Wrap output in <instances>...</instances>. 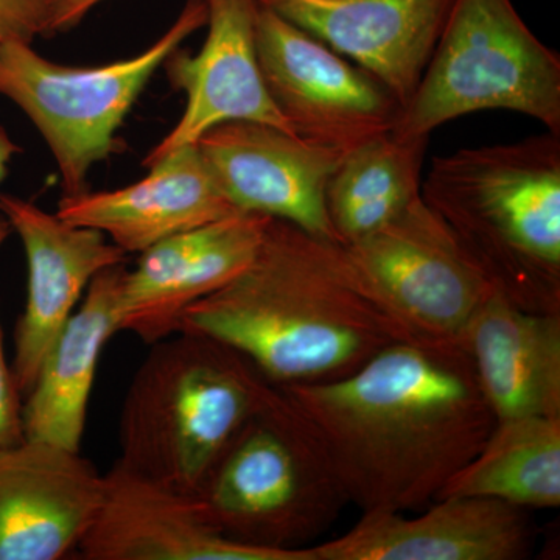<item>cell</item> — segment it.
I'll return each mask as SVG.
<instances>
[{"label": "cell", "mask_w": 560, "mask_h": 560, "mask_svg": "<svg viewBox=\"0 0 560 560\" xmlns=\"http://www.w3.org/2000/svg\"><path fill=\"white\" fill-rule=\"evenodd\" d=\"M84 560H316L312 547L261 550L226 539L194 497L120 463L105 475L101 510L77 551Z\"/></svg>", "instance_id": "15"}, {"label": "cell", "mask_w": 560, "mask_h": 560, "mask_svg": "<svg viewBox=\"0 0 560 560\" xmlns=\"http://www.w3.org/2000/svg\"><path fill=\"white\" fill-rule=\"evenodd\" d=\"M444 497H481L528 511L559 508L560 418L497 422L438 500Z\"/></svg>", "instance_id": "22"}, {"label": "cell", "mask_w": 560, "mask_h": 560, "mask_svg": "<svg viewBox=\"0 0 560 560\" xmlns=\"http://www.w3.org/2000/svg\"><path fill=\"white\" fill-rule=\"evenodd\" d=\"M429 139L390 130L342 154L326 187L327 215L340 245L381 230L418 200Z\"/></svg>", "instance_id": "21"}, {"label": "cell", "mask_w": 560, "mask_h": 560, "mask_svg": "<svg viewBox=\"0 0 560 560\" xmlns=\"http://www.w3.org/2000/svg\"><path fill=\"white\" fill-rule=\"evenodd\" d=\"M208 38L197 55L176 49L164 61L175 90L186 94V109L175 128L147 154L143 165L168 151L197 143L226 121H259L290 132L265 86L257 58L259 0H206Z\"/></svg>", "instance_id": "14"}, {"label": "cell", "mask_w": 560, "mask_h": 560, "mask_svg": "<svg viewBox=\"0 0 560 560\" xmlns=\"http://www.w3.org/2000/svg\"><path fill=\"white\" fill-rule=\"evenodd\" d=\"M0 212L21 238L27 259V301L14 327L11 363L18 388L27 396L91 280L124 265L128 254L103 232L70 224L14 195L0 194Z\"/></svg>", "instance_id": "11"}, {"label": "cell", "mask_w": 560, "mask_h": 560, "mask_svg": "<svg viewBox=\"0 0 560 560\" xmlns=\"http://www.w3.org/2000/svg\"><path fill=\"white\" fill-rule=\"evenodd\" d=\"M105 492L80 451L24 438L0 448V560H58L77 551Z\"/></svg>", "instance_id": "13"}, {"label": "cell", "mask_w": 560, "mask_h": 560, "mask_svg": "<svg viewBox=\"0 0 560 560\" xmlns=\"http://www.w3.org/2000/svg\"><path fill=\"white\" fill-rule=\"evenodd\" d=\"M145 178L124 189L62 195L57 215L103 232L125 253H143L179 232L237 213L210 175L197 143L150 162Z\"/></svg>", "instance_id": "18"}, {"label": "cell", "mask_w": 560, "mask_h": 560, "mask_svg": "<svg viewBox=\"0 0 560 560\" xmlns=\"http://www.w3.org/2000/svg\"><path fill=\"white\" fill-rule=\"evenodd\" d=\"M420 194L497 293L560 315V136L434 158Z\"/></svg>", "instance_id": "3"}, {"label": "cell", "mask_w": 560, "mask_h": 560, "mask_svg": "<svg viewBox=\"0 0 560 560\" xmlns=\"http://www.w3.org/2000/svg\"><path fill=\"white\" fill-rule=\"evenodd\" d=\"M256 49L265 86L298 138L346 153L396 127L400 106L383 84L260 0Z\"/></svg>", "instance_id": "9"}, {"label": "cell", "mask_w": 560, "mask_h": 560, "mask_svg": "<svg viewBox=\"0 0 560 560\" xmlns=\"http://www.w3.org/2000/svg\"><path fill=\"white\" fill-rule=\"evenodd\" d=\"M503 109L560 136V57L512 0H453L418 90L393 131L430 138L447 121Z\"/></svg>", "instance_id": "6"}, {"label": "cell", "mask_w": 560, "mask_h": 560, "mask_svg": "<svg viewBox=\"0 0 560 560\" xmlns=\"http://www.w3.org/2000/svg\"><path fill=\"white\" fill-rule=\"evenodd\" d=\"M366 70L407 108L453 0H260Z\"/></svg>", "instance_id": "17"}, {"label": "cell", "mask_w": 560, "mask_h": 560, "mask_svg": "<svg viewBox=\"0 0 560 560\" xmlns=\"http://www.w3.org/2000/svg\"><path fill=\"white\" fill-rule=\"evenodd\" d=\"M179 330L226 342L278 386L335 381L422 338L372 300L340 243L279 219L248 267L190 305Z\"/></svg>", "instance_id": "2"}, {"label": "cell", "mask_w": 560, "mask_h": 560, "mask_svg": "<svg viewBox=\"0 0 560 560\" xmlns=\"http://www.w3.org/2000/svg\"><path fill=\"white\" fill-rule=\"evenodd\" d=\"M20 147L13 142V139L10 138L5 128L0 127V184L5 179L11 160H13L14 154L20 153ZM10 231L9 221H7L5 217L0 212V248H2L7 237H9Z\"/></svg>", "instance_id": "26"}, {"label": "cell", "mask_w": 560, "mask_h": 560, "mask_svg": "<svg viewBox=\"0 0 560 560\" xmlns=\"http://www.w3.org/2000/svg\"><path fill=\"white\" fill-rule=\"evenodd\" d=\"M418 517L363 512L341 537L313 545L316 560H522L530 556L528 510L481 497H444Z\"/></svg>", "instance_id": "16"}, {"label": "cell", "mask_w": 560, "mask_h": 560, "mask_svg": "<svg viewBox=\"0 0 560 560\" xmlns=\"http://www.w3.org/2000/svg\"><path fill=\"white\" fill-rule=\"evenodd\" d=\"M341 246L372 300L418 337L460 340L493 290L422 194L381 230Z\"/></svg>", "instance_id": "8"}, {"label": "cell", "mask_w": 560, "mask_h": 560, "mask_svg": "<svg viewBox=\"0 0 560 560\" xmlns=\"http://www.w3.org/2000/svg\"><path fill=\"white\" fill-rule=\"evenodd\" d=\"M278 385L226 342L179 330L151 345L121 408L117 463L195 495Z\"/></svg>", "instance_id": "4"}, {"label": "cell", "mask_w": 560, "mask_h": 560, "mask_svg": "<svg viewBox=\"0 0 560 560\" xmlns=\"http://www.w3.org/2000/svg\"><path fill=\"white\" fill-rule=\"evenodd\" d=\"M21 390L18 388L11 364L3 348L2 327H0V448L18 444L24 440V419H22Z\"/></svg>", "instance_id": "24"}, {"label": "cell", "mask_w": 560, "mask_h": 560, "mask_svg": "<svg viewBox=\"0 0 560 560\" xmlns=\"http://www.w3.org/2000/svg\"><path fill=\"white\" fill-rule=\"evenodd\" d=\"M206 22V0H186L178 20L149 49L91 68L49 61L32 44H0V94L20 106L46 140L65 195L88 190L91 168L119 151L117 131L153 73Z\"/></svg>", "instance_id": "7"}, {"label": "cell", "mask_w": 560, "mask_h": 560, "mask_svg": "<svg viewBox=\"0 0 560 560\" xmlns=\"http://www.w3.org/2000/svg\"><path fill=\"white\" fill-rule=\"evenodd\" d=\"M106 0H54L49 22V36L72 31L92 10Z\"/></svg>", "instance_id": "25"}, {"label": "cell", "mask_w": 560, "mask_h": 560, "mask_svg": "<svg viewBox=\"0 0 560 560\" xmlns=\"http://www.w3.org/2000/svg\"><path fill=\"white\" fill-rule=\"evenodd\" d=\"M125 264L106 268L91 280L86 298L70 316L22 407L24 434L80 451L88 405L106 342L120 331L119 291Z\"/></svg>", "instance_id": "20"}, {"label": "cell", "mask_w": 560, "mask_h": 560, "mask_svg": "<svg viewBox=\"0 0 560 560\" xmlns=\"http://www.w3.org/2000/svg\"><path fill=\"white\" fill-rule=\"evenodd\" d=\"M460 340L495 422L560 418V315L525 311L492 290Z\"/></svg>", "instance_id": "19"}, {"label": "cell", "mask_w": 560, "mask_h": 560, "mask_svg": "<svg viewBox=\"0 0 560 560\" xmlns=\"http://www.w3.org/2000/svg\"><path fill=\"white\" fill-rule=\"evenodd\" d=\"M271 217L237 212L179 232L140 253L119 291L120 331L147 345L179 331L184 312L250 264Z\"/></svg>", "instance_id": "12"}, {"label": "cell", "mask_w": 560, "mask_h": 560, "mask_svg": "<svg viewBox=\"0 0 560 560\" xmlns=\"http://www.w3.org/2000/svg\"><path fill=\"white\" fill-rule=\"evenodd\" d=\"M280 388L361 512L425 510L497 423L463 340L394 342L345 377Z\"/></svg>", "instance_id": "1"}, {"label": "cell", "mask_w": 560, "mask_h": 560, "mask_svg": "<svg viewBox=\"0 0 560 560\" xmlns=\"http://www.w3.org/2000/svg\"><path fill=\"white\" fill-rule=\"evenodd\" d=\"M191 497L226 539L272 551L312 547L349 504L318 434L280 386Z\"/></svg>", "instance_id": "5"}, {"label": "cell", "mask_w": 560, "mask_h": 560, "mask_svg": "<svg viewBox=\"0 0 560 560\" xmlns=\"http://www.w3.org/2000/svg\"><path fill=\"white\" fill-rule=\"evenodd\" d=\"M210 175L237 212L289 221L337 242L326 187L341 151L259 121H226L197 140Z\"/></svg>", "instance_id": "10"}, {"label": "cell", "mask_w": 560, "mask_h": 560, "mask_svg": "<svg viewBox=\"0 0 560 560\" xmlns=\"http://www.w3.org/2000/svg\"><path fill=\"white\" fill-rule=\"evenodd\" d=\"M54 0H0V44H32L49 36Z\"/></svg>", "instance_id": "23"}]
</instances>
